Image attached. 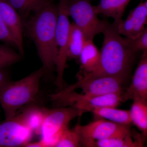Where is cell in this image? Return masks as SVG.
Here are the masks:
<instances>
[{
	"instance_id": "cell-17",
	"label": "cell",
	"mask_w": 147,
	"mask_h": 147,
	"mask_svg": "<svg viewBox=\"0 0 147 147\" xmlns=\"http://www.w3.org/2000/svg\"><path fill=\"white\" fill-rule=\"evenodd\" d=\"M47 110V109L38 106H31L17 115L32 131L40 134L41 127Z\"/></svg>"
},
{
	"instance_id": "cell-11",
	"label": "cell",
	"mask_w": 147,
	"mask_h": 147,
	"mask_svg": "<svg viewBox=\"0 0 147 147\" xmlns=\"http://www.w3.org/2000/svg\"><path fill=\"white\" fill-rule=\"evenodd\" d=\"M123 102L139 99L147 101V52L143 51L131 84L122 93Z\"/></svg>"
},
{
	"instance_id": "cell-13",
	"label": "cell",
	"mask_w": 147,
	"mask_h": 147,
	"mask_svg": "<svg viewBox=\"0 0 147 147\" xmlns=\"http://www.w3.org/2000/svg\"><path fill=\"white\" fill-rule=\"evenodd\" d=\"M0 15L13 37L19 54L23 56L24 53V28L22 18L16 9L6 0H0Z\"/></svg>"
},
{
	"instance_id": "cell-12",
	"label": "cell",
	"mask_w": 147,
	"mask_h": 147,
	"mask_svg": "<svg viewBox=\"0 0 147 147\" xmlns=\"http://www.w3.org/2000/svg\"><path fill=\"white\" fill-rule=\"evenodd\" d=\"M147 25V11L144 3L141 2L129 12L127 18L117 26L120 34L128 39L139 37Z\"/></svg>"
},
{
	"instance_id": "cell-22",
	"label": "cell",
	"mask_w": 147,
	"mask_h": 147,
	"mask_svg": "<svg viewBox=\"0 0 147 147\" xmlns=\"http://www.w3.org/2000/svg\"><path fill=\"white\" fill-rule=\"evenodd\" d=\"M21 55L7 45H0V69L18 62Z\"/></svg>"
},
{
	"instance_id": "cell-19",
	"label": "cell",
	"mask_w": 147,
	"mask_h": 147,
	"mask_svg": "<svg viewBox=\"0 0 147 147\" xmlns=\"http://www.w3.org/2000/svg\"><path fill=\"white\" fill-rule=\"evenodd\" d=\"M86 40L82 30L74 23L71 24L67 47V58L73 59H79Z\"/></svg>"
},
{
	"instance_id": "cell-21",
	"label": "cell",
	"mask_w": 147,
	"mask_h": 147,
	"mask_svg": "<svg viewBox=\"0 0 147 147\" xmlns=\"http://www.w3.org/2000/svg\"><path fill=\"white\" fill-rule=\"evenodd\" d=\"M13 7L21 18L26 19L32 12H36L53 2V0H6Z\"/></svg>"
},
{
	"instance_id": "cell-24",
	"label": "cell",
	"mask_w": 147,
	"mask_h": 147,
	"mask_svg": "<svg viewBox=\"0 0 147 147\" xmlns=\"http://www.w3.org/2000/svg\"><path fill=\"white\" fill-rule=\"evenodd\" d=\"M125 38L129 48L134 53L139 51L147 52V25L139 37L134 40Z\"/></svg>"
},
{
	"instance_id": "cell-29",
	"label": "cell",
	"mask_w": 147,
	"mask_h": 147,
	"mask_svg": "<svg viewBox=\"0 0 147 147\" xmlns=\"http://www.w3.org/2000/svg\"><path fill=\"white\" fill-rule=\"evenodd\" d=\"M0 114H1V110H0Z\"/></svg>"
},
{
	"instance_id": "cell-3",
	"label": "cell",
	"mask_w": 147,
	"mask_h": 147,
	"mask_svg": "<svg viewBox=\"0 0 147 147\" xmlns=\"http://www.w3.org/2000/svg\"><path fill=\"white\" fill-rule=\"evenodd\" d=\"M44 74L42 67L21 80L9 81L0 88V104L5 120L16 116L19 109L34 100Z\"/></svg>"
},
{
	"instance_id": "cell-20",
	"label": "cell",
	"mask_w": 147,
	"mask_h": 147,
	"mask_svg": "<svg viewBox=\"0 0 147 147\" xmlns=\"http://www.w3.org/2000/svg\"><path fill=\"white\" fill-rule=\"evenodd\" d=\"M133 101L129 110L131 123L137 127L146 138L147 137V101L139 99Z\"/></svg>"
},
{
	"instance_id": "cell-5",
	"label": "cell",
	"mask_w": 147,
	"mask_h": 147,
	"mask_svg": "<svg viewBox=\"0 0 147 147\" xmlns=\"http://www.w3.org/2000/svg\"><path fill=\"white\" fill-rule=\"evenodd\" d=\"M69 16L84 33L87 40H93L96 35L103 32L106 19L98 17L91 0H66Z\"/></svg>"
},
{
	"instance_id": "cell-8",
	"label": "cell",
	"mask_w": 147,
	"mask_h": 147,
	"mask_svg": "<svg viewBox=\"0 0 147 147\" xmlns=\"http://www.w3.org/2000/svg\"><path fill=\"white\" fill-rule=\"evenodd\" d=\"M66 0H59L58 16L56 28V43L58 55L56 63L57 72L56 84L59 88H63V75L67 61L69 36L71 24L66 8Z\"/></svg>"
},
{
	"instance_id": "cell-28",
	"label": "cell",
	"mask_w": 147,
	"mask_h": 147,
	"mask_svg": "<svg viewBox=\"0 0 147 147\" xmlns=\"http://www.w3.org/2000/svg\"><path fill=\"white\" fill-rule=\"evenodd\" d=\"M144 3V5L145 7H146V9L147 11V0Z\"/></svg>"
},
{
	"instance_id": "cell-7",
	"label": "cell",
	"mask_w": 147,
	"mask_h": 147,
	"mask_svg": "<svg viewBox=\"0 0 147 147\" xmlns=\"http://www.w3.org/2000/svg\"><path fill=\"white\" fill-rule=\"evenodd\" d=\"M79 134L81 146L92 147L95 142L131 131L130 125L119 124L102 118L85 125L78 124L74 129Z\"/></svg>"
},
{
	"instance_id": "cell-27",
	"label": "cell",
	"mask_w": 147,
	"mask_h": 147,
	"mask_svg": "<svg viewBox=\"0 0 147 147\" xmlns=\"http://www.w3.org/2000/svg\"><path fill=\"white\" fill-rule=\"evenodd\" d=\"M27 147H45L44 143L42 142L41 140L39 142H34V143H29L26 146Z\"/></svg>"
},
{
	"instance_id": "cell-10",
	"label": "cell",
	"mask_w": 147,
	"mask_h": 147,
	"mask_svg": "<svg viewBox=\"0 0 147 147\" xmlns=\"http://www.w3.org/2000/svg\"><path fill=\"white\" fill-rule=\"evenodd\" d=\"M33 133L16 115L0 122V147H26Z\"/></svg>"
},
{
	"instance_id": "cell-9",
	"label": "cell",
	"mask_w": 147,
	"mask_h": 147,
	"mask_svg": "<svg viewBox=\"0 0 147 147\" xmlns=\"http://www.w3.org/2000/svg\"><path fill=\"white\" fill-rule=\"evenodd\" d=\"M124 78L113 76H102L91 79L81 77L75 84L65 89V92L82 89L83 93L89 96H102L123 92Z\"/></svg>"
},
{
	"instance_id": "cell-18",
	"label": "cell",
	"mask_w": 147,
	"mask_h": 147,
	"mask_svg": "<svg viewBox=\"0 0 147 147\" xmlns=\"http://www.w3.org/2000/svg\"><path fill=\"white\" fill-rule=\"evenodd\" d=\"M91 113L97 118H102L123 125L131 123L129 110L117 109L116 107H103L95 109Z\"/></svg>"
},
{
	"instance_id": "cell-25",
	"label": "cell",
	"mask_w": 147,
	"mask_h": 147,
	"mask_svg": "<svg viewBox=\"0 0 147 147\" xmlns=\"http://www.w3.org/2000/svg\"><path fill=\"white\" fill-rule=\"evenodd\" d=\"M0 40L8 45L16 47L13 37L0 15Z\"/></svg>"
},
{
	"instance_id": "cell-26",
	"label": "cell",
	"mask_w": 147,
	"mask_h": 147,
	"mask_svg": "<svg viewBox=\"0 0 147 147\" xmlns=\"http://www.w3.org/2000/svg\"><path fill=\"white\" fill-rule=\"evenodd\" d=\"M7 74L3 69H0V88L9 82Z\"/></svg>"
},
{
	"instance_id": "cell-16",
	"label": "cell",
	"mask_w": 147,
	"mask_h": 147,
	"mask_svg": "<svg viewBox=\"0 0 147 147\" xmlns=\"http://www.w3.org/2000/svg\"><path fill=\"white\" fill-rule=\"evenodd\" d=\"M143 136L133 139L131 131L124 134L95 142L92 147H136L144 146Z\"/></svg>"
},
{
	"instance_id": "cell-2",
	"label": "cell",
	"mask_w": 147,
	"mask_h": 147,
	"mask_svg": "<svg viewBox=\"0 0 147 147\" xmlns=\"http://www.w3.org/2000/svg\"><path fill=\"white\" fill-rule=\"evenodd\" d=\"M102 33L104 40L97 68L82 77L91 79L102 76L125 78L128 74L135 53L129 48L125 38L121 36L117 26L106 20Z\"/></svg>"
},
{
	"instance_id": "cell-14",
	"label": "cell",
	"mask_w": 147,
	"mask_h": 147,
	"mask_svg": "<svg viewBox=\"0 0 147 147\" xmlns=\"http://www.w3.org/2000/svg\"><path fill=\"white\" fill-rule=\"evenodd\" d=\"M131 0H100L95 6L94 9L98 14L113 18L114 23L117 26L122 21V17L127 6Z\"/></svg>"
},
{
	"instance_id": "cell-4",
	"label": "cell",
	"mask_w": 147,
	"mask_h": 147,
	"mask_svg": "<svg viewBox=\"0 0 147 147\" xmlns=\"http://www.w3.org/2000/svg\"><path fill=\"white\" fill-rule=\"evenodd\" d=\"M122 93L95 96L79 93L75 90L65 92L61 90L51 94L50 97L55 104L72 106L84 113L103 107H117L123 102Z\"/></svg>"
},
{
	"instance_id": "cell-23",
	"label": "cell",
	"mask_w": 147,
	"mask_h": 147,
	"mask_svg": "<svg viewBox=\"0 0 147 147\" xmlns=\"http://www.w3.org/2000/svg\"><path fill=\"white\" fill-rule=\"evenodd\" d=\"M81 146L79 134L76 130L67 128L61 134L55 147H77Z\"/></svg>"
},
{
	"instance_id": "cell-1",
	"label": "cell",
	"mask_w": 147,
	"mask_h": 147,
	"mask_svg": "<svg viewBox=\"0 0 147 147\" xmlns=\"http://www.w3.org/2000/svg\"><path fill=\"white\" fill-rule=\"evenodd\" d=\"M58 16V5L53 2L34 12L23 23L24 30L36 47L45 74L51 73L56 68L58 55L56 43Z\"/></svg>"
},
{
	"instance_id": "cell-6",
	"label": "cell",
	"mask_w": 147,
	"mask_h": 147,
	"mask_svg": "<svg viewBox=\"0 0 147 147\" xmlns=\"http://www.w3.org/2000/svg\"><path fill=\"white\" fill-rule=\"evenodd\" d=\"M84 113L72 106L47 110L41 127L40 140L45 147H55L61 134L70 122Z\"/></svg>"
},
{
	"instance_id": "cell-15",
	"label": "cell",
	"mask_w": 147,
	"mask_h": 147,
	"mask_svg": "<svg viewBox=\"0 0 147 147\" xmlns=\"http://www.w3.org/2000/svg\"><path fill=\"white\" fill-rule=\"evenodd\" d=\"M79 59L84 75L92 73L97 68L100 61V51L93 40H87Z\"/></svg>"
}]
</instances>
